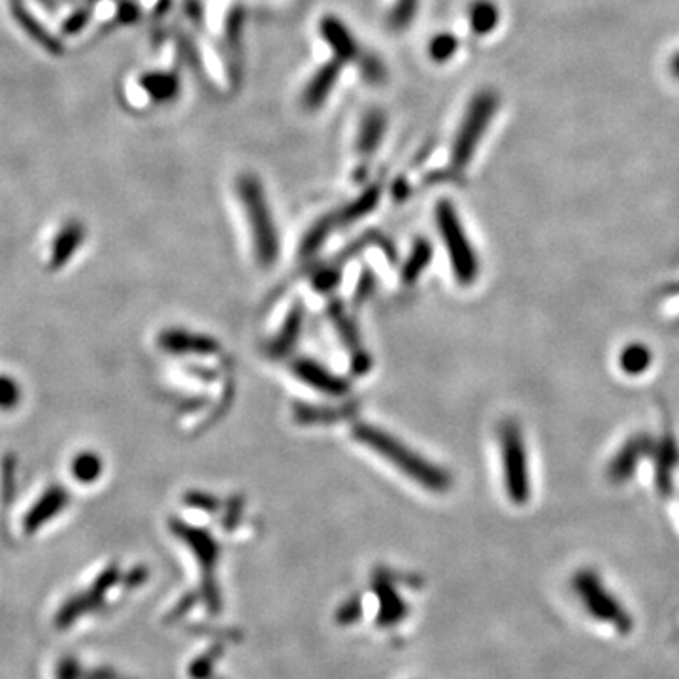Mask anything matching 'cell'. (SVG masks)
I'll return each mask as SVG.
<instances>
[{
    "instance_id": "cell-1",
    "label": "cell",
    "mask_w": 679,
    "mask_h": 679,
    "mask_svg": "<svg viewBox=\"0 0 679 679\" xmlns=\"http://www.w3.org/2000/svg\"><path fill=\"white\" fill-rule=\"evenodd\" d=\"M355 438L365 444L366 448L376 451L387 463L397 466L404 476L419 483L421 487L434 491V493H444L451 485V478L448 472L442 470L440 466L427 461L425 457L417 455L414 449L406 448L402 442H398L395 436L387 432L376 429L372 425L359 423L353 429Z\"/></svg>"
},
{
    "instance_id": "cell-2",
    "label": "cell",
    "mask_w": 679,
    "mask_h": 679,
    "mask_svg": "<svg viewBox=\"0 0 679 679\" xmlns=\"http://www.w3.org/2000/svg\"><path fill=\"white\" fill-rule=\"evenodd\" d=\"M238 193L246 206L257 261L265 268L272 266L278 261V255H280V238H278L274 219L270 216L261 183L251 176H244L238 182Z\"/></svg>"
},
{
    "instance_id": "cell-3",
    "label": "cell",
    "mask_w": 679,
    "mask_h": 679,
    "mask_svg": "<svg viewBox=\"0 0 679 679\" xmlns=\"http://www.w3.org/2000/svg\"><path fill=\"white\" fill-rule=\"evenodd\" d=\"M572 587L576 595L580 597L581 606L585 608V612L589 613L595 621L606 623L623 634H629L634 627L630 613L606 589V585L598 578L597 572L580 570L572 580Z\"/></svg>"
},
{
    "instance_id": "cell-4",
    "label": "cell",
    "mask_w": 679,
    "mask_h": 679,
    "mask_svg": "<svg viewBox=\"0 0 679 679\" xmlns=\"http://www.w3.org/2000/svg\"><path fill=\"white\" fill-rule=\"evenodd\" d=\"M436 221L448 249L449 261L457 282L463 285L476 282L480 272L478 255L464 232L463 223L457 216L455 208L449 202H440L436 208Z\"/></svg>"
},
{
    "instance_id": "cell-5",
    "label": "cell",
    "mask_w": 679,
    "mask_h": 679,
    "mask_svg": "<svg viewBox=\"0 0 679 679\" xmlns=\"http://www.w3.org/2000/svg\"><path fill=\"white\" fill-rule=\"evenodd\" d=\"M500 449L504 466V483L510 500L521 506L529 502L530 476L527 449L523 434L514 421H504L500 427Z\"/></svg>"
},
{
    "instance_id": "cell-6",
    "label": "cell",
    "mask_w": 679,
    "mask_h": 679,
    "mask_svg": "<svg viewBox=\"0 0 679 679\" xmlns=\"http://www.w3.org/2000/svg\"><path fill=\"white\" fill-rule=\"evenodd\" d=\"M497 110V97L495 93H481L478 99L472 102L468 117L464 119L463 129L459 133V138L455 142V150H453V166L455 170H464L466 165L470 163L476 146L480 142L481 136L485 133V129L489 127V121Z\"/></svg>"
},
{
    "instance_id": "cell-7",
    "label": "cell",
    "mask_w": 679,
    "mask_h": 679,
    "mask_svg": "<svg viewBox=\"0 0 679 679\" xmlns=\"http://www.w3.org/2000/svg\"><path fill=\"white\" fill-rule=\"evenodd\" d=\"M295 374L299 376L300 380L308 383L310 387H314L317 391L331 395V397H344L348 395L349 385L348 381L338 378L336 374L329 372L325 366L317 365L310 359H299L293 365Z\"/></svg>"
},
{
    "instance_id": "cell-8",
    "label": "cell",
    "mask_w": 679,
    "mask_h": 679,
    "mask_svg": "<svg viewBox=\"0 0 679 679\" xmlns=\"http://www.w3.org/2000/svg\"><path fill=\"white\" fill-rule=\"evenodd\" d=\"M649 446H651V442L644 438V436H638V438L629 440L627 446L621 449V453H617V457L613 459L612 466H610V476H612L613 480H627L630 474H632L634 466L649 451Z\"/></svg>"
},
{
    "instance_id": "cell-9",
    "label": "cell",
    "mask_w": 679,
    "mask_h": 679,
    "mask_svg": "<svg viewBox=\"0 0 679 679\" xmlns=\"http://www.w3.org/2000/svg\"><path fill=\"white\" fill-rule=\"evenodd\" d=\"M163 346L168 351L176 353H197V355H212L217 353L216 340L200 334H187V332H168L163 338Z\"/></svg>"
},
{
    "instance_id": "cell-10",
    "label": "cell",
    "mask_w": 679,
    "mask_h": 679,
    "mask_svg": "<svg viewBox=\"0 0 679 679\" xmlns=\"http://www.w3.org/2000/svg\"><path fill=\"white\" fill-rule=\"evenodd\" d=\"M300 327H302V312H300V308H295V310L291 312V315H289L287 323L283 325L280 336L272 342L270 351H272L274 355H278V357H280V355H285V353L291 349V346L297 342Z\"/></svg>"
},
{
    "instance_id": "cell-11",
    "label": "cell",
    "mask_w": 679,
    "mask_h": 679,
    "mask_svg": "<svg viewBox=\"0 0 679 679\" xmlns=\"http://www.w3.org/2000/svg\"><path fill=\"white\" fill-rule=\"evenodd\" d=\"M429 261H431V246L425 240H419L412 249L408 263L404 265V270H402L404 282H414L415 278L423 272V268L429 265Z\"/></svg>"
},
{
    "instance_id": "cell-12",
    "label": "cell",
    "mask_w": 679,
    "mask_h": 679,
    "mask_svg": "<svg viewBox=\"0 0 679 679\" xmlns=\"http://www.w3.org/2000/svg\"><path fill=\"white\" fill-rule=\"evenodd\" d=\"M651 365V353L646 346L634 344L621 353V366L629 374H642Z\"/></svg>"
},
{
    "instance_id": "cell-13",
    "label": "cell",
    "mask_w": 679,
    "mask_h": 679,
    "mask_svg": "<svg viewBox=\"0 0 679 679\" xmlns=\"http://www.w3.org/2000/svg\"><path fill=\"white\" fill-rule=\"evenodd\" d=\"M498 23L497 8L491 2H480L472 10V27L478 34L491 33Z\"/></svg>"
},
{
    "instance_id": "cell-14",
    "label": "cell",
    "mask_w": 679,
    "mask_h": 679,
    "mask_svg": "<svg viewBox=\"0 0 679 679\" xmlns=\"http://www.w3.org/2000/svg\"><path fill=\"white\" fill-rule=\"evenodd\" d=\"M672 72L679 78V55H676L674 61H672Z\"/></svg>"
},
{
    "instance_id": "cell-15",
    "label": "cell",
    "mask_w": 679,
    "mask_h": 679,
    "mask_svg": "<svg viewBox=\"0 0 679 679\" xmlns=\"http://www.w3.org/2000/svg\"><path fill=\"white\" fill-rule=\"evenodd\" d=\"M674 293H679V285H676V287H670V289H666V295H674Z\"/></svg>"
}]
</instances>
